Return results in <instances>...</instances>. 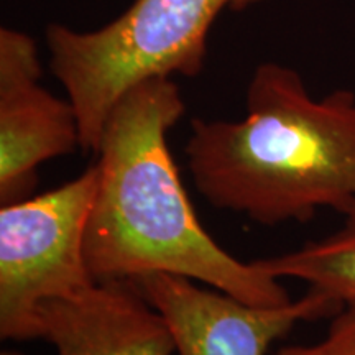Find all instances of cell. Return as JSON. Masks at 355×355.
Returning <instances> with one entry per match:
<instances>
[{"label":"cell","instance_id":"3957f363","mask_svg":"<svg viewBox=\"0 0 355 355\" xmlns=\"http://www.w3.org/2000/svg\"><path fill=\"white\" fill-rule=\"evenodd\" d=\"M265 0H135L96 30L44 26L50 69L79 122L81 150L96 153L117 102L155 78H196L207 40L224 10L241 12Z\"/></svg>","mask_w":355,"mask_h":355},{"label":"cell","instance_id":"30bf717a","mask_svg":"<svg viewBox=\"0 0 355 355\" xmlns=\"http://www.w3.org/2000/svg\"><path fill=\"white\" fill-rule=\"evenodd\" d=\"M2 355H21L19 352H13V350H3Z\"/></svg>","mask_w":355,"mask_h":355},{"label":"cell","instance_id":"8992f818","mask_svg":"<svg viewBox=\"0 0 355 355\" xmlns=\"http://www.w3.org/2000/svg\"><path fill=\"white\" fill-rule=\"evenodd\" d=\"M38 44L28 33L0 28V202L25 199L38 166L81 148L79 122L68 99L40 84Z\"/></svg>","mask_w":355,"mask_h":355},{"label":"cell","instance_id":"ba28073f","mask_svg":"<svg viewBox=\"0 0 355 355\" xmlns=\"http://www.w3.org/2000/svg\"><path fill=\"white\" fill-rule=\"evenodd\" d=\"M334 234L308 242L298 250L257 260L272 277L296 278L308 283L340 309H355V206L344 214Z\"/></svg>","mask_w":355,"mask_h":355},{"label":"cell","instance_id":"52a82bcc","mask_svg":"<svg viewBox=\"0 0 355 355\" xmlns=\"http://www.w3.org/2000/svg\"><path fill=\"white\" fill-rule=\"evenodd\" d=\"M40 339L56 355H173L166 322L132 282H96L40 309Z\"/></svg>","mask_w":355,"mask_h":355},{"label":"cell","instance_id":"7a4b0ae2","mask_svg":"<svg viewBox=\"0 0 355 355\" xmlns=\"http://www.w3.org/2000/svg\"><path fill=\"white\" fill-rule=\"evenodd\" d=\"M239 121H191L184 155L198 193L266 227L355 206V92L316 99L290 66L254 69Z\"/></svg>","mask_w":355,"mask_h":355},{"label":"cell","instance_id":"5b68a950","mask_svg":"<svg viewBox=\"0 0 355 355\" xmlns=\"http://www.w3.org/2000/svg\"><path fill=\"white\" fill-rule=\"evenodd\" d=\"M132 283L166 322L178 355H266L298 322L343 311L311 290L282 306H254L176 275L153 273Z\"/></svg>","mask_w":355,"mask_h":355},{"label":"cell","instance_id":"277c9868","mask_svg":"<svg viewBox=\"0 0 355 355\" xmlns=\"http://www.w3.org/2000/svg\"><path fill=\"white\" fill-rule=\"evenodd\" d=\"M97 168L0 209V337L40 339V309L78 295L96 279L84 254Z\"/></svg>","mask_w":355,"mask_h":355},{"label":"cell","instance_id":"6da1fadb","mask_svg":"<svg viewBox=\"0 0 355 355\" xmlns=\"http://www.w3.org/2000/svg\"><path fill=\"white\" fill-rule=\"evenodd\" d=\"M184 112L171 78L132 87L110 112L96 150L97 188L84 237L89 272L96 282L168 273L247 304L290 303L278 278L235 259L199 222L168 145Z\"/></svg>","mask_w":355,"mask_h":355},{"label":"cell","instance_id":"9c48e42d","mask_svg":"<svg viewBox=\"0 0 355 355\" xmlns=\"http://www.w3.org/2000/svg\"><path fill=\"white\" fill-rule=\"evenodd\" d=\"M331 319L321 340L286 345L275 355H355V309H343Z\"/></svg>","mask_w":355,"mask_h":355}]
</instances>
